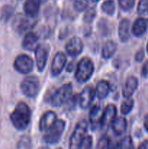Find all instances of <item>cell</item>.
Returning <instances> with one entry per match:
<instances>
[{
  "label": "cell",
  "mask_w": 148,
  "mask_h": 149,
  "mask_svg": "<svg viewBox=\"0 0 148 149\" xmlns=\"http://www.w3.org/2000/svg\"><path fill=\"white\" fill-rule=\"evenodd\" d=\"M31 119V111L24 102H20L10 114V120L13 126L20 131L25 130L28 127Z\"/></svg>",
  "instance_id": "1"
},
{
  "label": "cell",
  "mask_w": 148,
  "mask_h": 149,
  "mask_svg": "<svg viewBox=\"0 0 148 149\" xmlns=\"http://www.w3.org/2000/svg\"><path fill=\"white\" fill-rule=\"evenodd\" d=\"M94 65L92 61L88 57L80 60L75 68V77L79 83H85L91 79L94 74Z\"/></svg>",
  "instance_id": "2"
},
{
  "label": "cell",
  "mask_w": 148,
  "mask_h": 149,
  "mask_svg": "<svg viewBox=\"0 0 148 149\" xmlns=\"http://www.w3.org/2000/svg\"><path fill=\"white\" fill-rule=\"evenodd\" d=\"M73 95V85L71 83H67L57 89L49 96V102L53 107H59L68 100Z\"/></svg>",
  "instance_id": "3"
},
{
  "label": "cell",
  "mask_w": 148,
  "mask_h": 149,
  "mask_svg": "<svg viewBox=\"0 0 148 149\" xmlns=\"http://www.w3.org/2000/svg\"><path fill=\"white\" fill-rule=\"evenodd\" d=\"M65 129V122L62 119H57L53 125L44 132L43 140L48 144H55L61 139Z\"/></svg>",
  "instance_id": "4"
},
{
  "label": "cell",
  "mask_w": 148,
  "mask_h": 149,
  "mask_svg": "<svg viewBox=\"0 0 148 149\" xmlns=\"http://www.w3.org/2000/svg\"><path fill=\"white\" fill-rule=\"evenodd\" d=\"M88 123L86 121L82 120L75 126L69 141L70 149H79L83 141L86 136Z\"/></svg>",
  "instance_id": "5"
},
{
  "label": "cell",
  "mask_w": 148,
  "mask_h": 149,
  "mask_svg": "<svg viewBox=\"0 0 148 149\" xmlns=\"http://www.w3.org/2000/svg\"><path fill=\"white\" fill-rule=\"evenodd\" d=\"M20 89L23 94L28 97L33 98L38 95L40 89V81L36 76L29 75L22 81Z\"/></svg>",
  "instance_id": "6"
},
{
  "label": "cell",
  "mask_w": 148,
  "mask_h": 149,
  "mask_svg": "<svg viewBox=\"0 0 148 149\" xmlns=\"http://www.w3.org/2000/svg\"><path fill=\"white\" fill-rule=\"evenodd\" d=\"M34 63L33 59L26 54H21L14 61L15 69L22 74H28L33 71Z\"/></svg>",
  "instance_id": "7"
},
{
  "label": "cell",
  "mask_w": 148,
  "mask_h": 149,
  "mask_svg": "<svg viewBox=\"0 0 148 149\" xmlns=\"http://www.w3.org/2000/svg\"><path fill=\"white\" fill-rule=\"evenodd\" d=\"M49 46L47 44H39L35 52V61L39 71H43L47 63L49 53Z\"/></svg>",
  "instance_id": "8"
},
{
  "label": "cell",
  "mask_w": 148,
  "mask_h": 149,
  "mask_svg": "<svg viewBox=\"0 0 148 149\" xmlns=\"http://www.w3.org/2000/svg\"><path fill=\"white\" fill-rule=\"evenodd\" d=\"M95 89L91 85L84 87L78 95V103L82 109H88L95 97Z\"/></svg>",
  "instance_id": "9"
},
{
  "label": "cell",
  "mask_w": 148,
  "mask_h": 149,
  "mask_svg": "<svg viewBox=\"0 0 148 149\" xmlns=\"http://www.w3.org/2000/svg\"><path fill=\"white\" fill-rule=\"evenodd\" d=\"M67 63V57L62 52H58L54 56L51 64V74L53 77L59 75L65 68Z\"/></svg>",
  "instance_id": "10"
},
{
  "label": "cell",
  "mask_w": 148,
  "mask_h": 149,
  "mask_svg": "<svg viewBox=\"0 0 148 149\" xmlns=\"http://www.w3.org/2000/svg\"><path fill=\"white\" fill-rule=\"evenodd\" d=\"M30 26H31V22L30 17L26 16V15L19 13L13 19L12 28L15 31L19 34H22L27 31Z\"/></svg>",
  "instance_id": "11"
},
{
  "label": "cell",
  "mask_w": 148,
  "mask_h": 149,
  "mask_svg": "<svg viewBox=\"0 0 148 149\" xmlns=\"http://www.w3.org/2000/svg\"><path fill=\"white\" fill-rule=\"evenodd\" d=\"M84 49V42L81 38L73 36L67 42L65 45L66 52L70 56L77 57L82 52Z\"/></svg>",
  "instance_id": "12"
},
{
  "label": "cell",
  "mask_w": 148,
  "mask_h": 149,
  "mask_svg": "<svg viewBox=\"0 0 148 149\" xmlns=\"http://www.w3.org/2000/svg\"><path fill=\"white\" fill-rule=\"evenodd\" d=\"M117 116V109L113 104H109L103 109L101 119V127H108Z\"/></svg>",
  "instance_id": "13"
},
{
  "label": "cell",
  "mask_w": 148,
  "mask_h": 149,
  "mask_svg": "<svg viewBox=\"0 0 148 149\" xmlns=\"http://www.w3.org/2000/svg\"><path fill=\"white\" fill-rule=\"evenodd\" d=\"M57 119V118L55 112L52 111H48L45 112L39 121V126L41 132H44L45 131L47 130L55 124Z\"/></svg>",
  "instance_id": "14"
},
{
  "label": "cell",
  "mask_w": 148,
  "mask_h": 149,
  "mask_svg": "<svg viewBox=\"0 0 148 149\" xmlns=\"http://www.w3.org/2000/svg\"><path fill=\"white\" fill-rule=\"evenodd\" d=\"M139 84L137 78L134 76H129L127 77L122 90V94L125 98L131 97L136 90Z\"/></svg>",
  "instance_id": "15"
},
{
  "label": "cell",
  "mask_w": 148,
  "mask_h": 149,
  "mask_svg": "<svg viewBox=\"0 0 148 149\" xmlns=\"http://www.w3.org/2000/svg\"><path fill=\"white\" fill-rule=\"evenodd\" d=\"M39 36L33 31H28L23 37L22 46L23 49L28 51H34L39 45Z\"/></svg>",
  "instance_id": "16"
},
{
  "label": "cell",
  "mask_w": 148,
  "mask_h": 149,
  "mask_svg": "<svg viewBox=\"0 0 148 149\" xmlns=\"http://www.w3.org/2000/svg\"><path fill=\"white\" fill-rule=\"evenodd\" d=\"M41 6V0H26L23 5L25 15L30 18L36 17L39 14Z\"/></svg>",
  "instance_id": "17"
},
{
  "label": "cell",
  "mask_w": 148,
  "mask_h": 149,
  "mask_svg": "<svg viewBox=\"0 0 148 149\" xmlns=\"http://www.w3.org/2000/svg\"><path fill=\"white\" fill-rule=\"evenodd\" d=\"M103 109L98 105H95L91 108L89 113V122L91 128L93 130L97 127H101V119L102 116Z\"/></svg>",
  "instance_id": "18"
},
{
  "label": "cell",
  "mask_w": 148,
  "mask_h": 149,
  "mask_svg": "<svg viewBox=\"0 0 148 149\" xmlns=\"http://www.w3.org/2000/svg\"><path fill=\"white\" fill-rule=\"evenodd\" d=\"M131 22L129 19L123 18L120 21L118 28V37L122 42H126L130 38Z\"/></svg>",
  "instance_id": "19"
},
{
  "label": "cell",
  "mask_w": 148,
  "mask_h": 149,
  "mask_svg": "<svg viewBox=\"0 0 148 149\" xmlns=\"http://www.w3.org/2000/svg\"><path fill=\"white\" fill-rule=\"evenodd\" d=\"M110 126L113 132L117 136H121L126 132L127 129V121L123 116H116Z\"/></svg>",
  "instance_id": "20"
},
{
  "label": "cell",
  "mask_w": 148,
  "mask_h": 149,
  "mask_svg": "<svg viewBox=\"0 0 148 149\" xmlns=\"http://www.w3.org/2000/svg\"><path fill=\"white\" fill-rule=\"evenodd\" d=\"M147 21L148 20L142 18V17H138L133 22L131 27V32L134 36H142L144 33L146 32L147 29Z\"/></svg>",
  "instance_id": "21"
},
{
  "label": "cell",
  "mask_w": 148,
  "mask_h": 149,
  "mask_svg": "<svg viewBox=\"0 0 148 149\" xmlns=\"http://www.w3.org/2000/svg\"><path fill=\"white\" fill-rule=\"evenodd\" d=\"M110 91V84L106 80H100L97 84L95 88L96 96L100 100H103L107 97Z\"/></svg>",
  "instance_id": "22"
},
{
  "label": "cell",
  "mask_w": 148,
  "mask_h": 149,
  "mask_svg": "<svg viewBox=\"0 0 148 149\" xmlns=\"http://www.w3.org/2000/svg\"><path fill=\"white\" fill-rule=\"evenodd\" d=\"M117 50V45L113 40H108L105 42L102 49V56L104 59H110L113 56Z\"/></svg>",
  "instance_id": "23"
},
{
  "label": "cell",
  "mask_w": 148,
  "mask_h": 149,
  "mask_svg": "<svg viewBox=\"0 0 148 149\" xmlns=\"http://www.w3.org/2000/svg\"><path fill=\"white\" fill-rule=\"evenodd\" d=\"M101 10L107 15H113L115 12V4L114 0H104L101 5Z\"/></svg>",
  "instance_id": "24"
},
{
  "label": "cell",
  "mask_w": 148,
  "mask_h": 149,
  "mask_svg": "<svg viewBox=\"0 0 148 149\" xmlns=\"http://www.w3.org/2000/svg\"><path fill=\"white\" fill-rule=\"evenodd\" d=\"M137 13L139 17L148 20V0H140L138 4Z\"/></svg>",
  "instance_id": "25"
},
{
  "label": "cell",
  "mask_w": 148,
  "mask_h": 149,
  "mask_svg": "<svg viewBox=\"0 0 148 149\" xmlns=\"http://www.w3.org/2000/svg\"><path fill=\"white\" fill-rule=\"evenodd\" d=\"M133 105H134V101H133V98H131V97L125 98V100H123L121 106H120V112H121L122 114H129L133 109Z\"/></svg>",
  "instance_id": "26"
},
{
  "label": "cell",
  "mask_w": 148,
  "mask_h": 149,
  "mask_svg": "<svg viewBox=\"0 0 148 149\" xmlns=\"http://www.w3.org/2000/svg\"><path fill=\"white\" fill-rule=\"evenodd\" d=\"M97 15V11L94 7H88L85 10L84 16H83V21L85 23H91L93 20L95 19Z\"/></svg>",
  "instance_id": "27"
},
{
  "label": "cell",
  "mask_w": 148,
  "mask_h": 149,
  "mask_svg": "<svg viewBox=\"0 0 148 149\" xmlns=\"http://www.w3.org/2000/svg\"><path fill=\"white\" fill-rule=\"evenodd\" d=\"M73 7L77 12L85 11L89 7V0H75Z\"/></svg>",
  "instance_id": "28"
},
{
  "label": "cell",
  "mask_w": 148,
  "mask_h": 149,
  "mask_svg": "<svg viewBox=\"0 0 148 149\" xmlns=\"http://www.w3.org/2000/svg\"><path fill=\"white\" fill-rule=\"evenodd\" d=\"M14 9L11 6H5L3 8L1 14V20L4 22H7L12 15Z\"/></svg>",
  "instance_id": "29"
},
{
  "label": "cell",
  "mask_w": 148,
  "mask_h": 149,
  "mask_svg": "<svg viewBox=\"0 0 148 149\" xmlns=\"http://www.w3.org/2000/svg\"><path fill=\"white\" fill-rule=\"evenodd\" d=\"M120 149H133V141L130 136H126L120 141H119Z\"/></svg>",
  "instance_id": "30"
},
{
  "label": "cell",
  "mask_w": 148,
  "mask_h": 149,
  "mask_svg": "<svg viewBox=\"0 0 148 149\" xmlns=\"http://www.w3.org/2000/svg\"><path fill=\"white\" fill-rule=\"evenodd\" d=\"M120 8L124 11H129L133 7L135 0H118Z\"/></svg>",
  "instance_id": "31"
},
{
  "label": "cell",
  "mask_w": 148,
  "mask_h": 149,
  "mask_svg": "<svg viewBox=\"0 0 148 149\" xmlns=\"http://www.w3.org/2000/svg\"><path fill=\"white\" fill-rule=\"evenodd\" d=\"M30 140L28 137L24 136L21 138L17 145V149H30Z\"/></svg>",
  "instance_id": "32"
},
{
  "label": "cell",
  "mask_w": 148,
  "mask_h": 149,
  "mask_svg": "<svg viewBox=\"0 0 148 149\" xmlns=\"http://www.w3.org/2000/svg\"><path fill=\"white\" fill-rule=\"evenodd\" d=\"M92 147V137L86 135L79 149H91Z\"/></svg>",
  "instance_id": "33"
},
{
  "label": "cell",
  "mask_w": 148,
  "mask_h": 149,
  "mask_svg": "<svg viewBox=\"0 0 148 149\" xmlns=\"http://www.w3.org/2000/svg\"><path fill=\"white\" fill-rule=\"evenodd\" d=\"M107 149H120V146H119V142H115V141H110V140L108 139Z\"/></svg>",
  "instance_id": "34"
},
{
  "label": "cell",
  "mask_w": 148,
  "mask_h": 149,
  "mask_svg": "<svg viewBox=\"0 0 148 149\" xmlns=\"http://www.w3.org/2000/svg\"><path fill=\"white\" fill-rule=\"evenodd\" d=\"M145 58V51L143 49H139L135 55V60L137 62H142Z\"/></svg>",
  "instance_id": "35"
},
{
  "label": "cell",
  "mask_w": 148,
  "mask_h": 149,
  "mask_svg": "<svg viewBox=\"0 0 148 149\" xmlns=\"http://www.w3.org/2000/svg\"><path fill=\"white\" fill-rule=\"evenodd\" d=\"M141 73H142V77H147V75H148V61H147L146 62L144 63L143 66H142V71H141Z\"/></svg>",
  "instance_id": "36"
},
{
  "label": "cell",
  "mask_w": 148,
  "mask_h": 149,
  "mask_svg": "<svg viewBox=\"0 0 148 149\" xmlns=\"http://www.w3.org/2000/svg\"><path fill=\"white\" fill-rule=\"evenodd\" d=\"M100 24L102 25V26L99 25V27H103V26H104V22L102 21V19L100 20ZM99 29H100V32L102 33V34H104V33H105V29L106 30H107V29H105V28H104V29H103V28H99Z\"/></svg>",
  "instance_id": "37"
},
{
  "label": "cell",
  "mask_w": 148,
  "mask_h": 149,
  "mask_svg": "<svg viewBox=\"0 0 148 149\" xmlns=\"http://www.w3.org/2000/svg\"><path fill=\"white\" fill-rule=\"evenodd\" d=\"M138 149H148V141H145L139 145Z\"/></svg>",
  "instance_id": "38"
},
{
  "label": "cell",
  "mask_w": 148,
  "mask_h": 149,
  "mask_svg": "<svg viewBox=\"0 0 148 149\" xmlns=\"http://www.w3.org/2000/svg\"><path fill=\"white\" fill-rule=\"evenodd\" d=\"M144 127H145V130L148 132V113H147L145 119H144Z\"/></svg>",
  "instance_id": "39"
},
{
  "label": "cell",
  "mask_w": 148,
  "mask_h": 149,
  "mask_svg": "<svg viewBox=\"0 0 148 149\" xmlns=\"http://www.w3.org/2000/svg\"><path fill=\"white\" fill-rule=\"evenodd\" d=\"M38 149H50V148H49L48 146H41Z\"/></svg>",
  "instance_id": "40"
},
{
  "label": "cell",
  "mask_w": 148,
  "mask_h": 149,
  "mask_svg": "<svg viewBox=\"0 0 148 149\" xmlns=\"http://www.w3.org/2000/svg\"><path fill=\"white\" fill-rule=\"evenodd\" d=\"M147 53H148V42H147Z\"/></svg>",
  "instance_id": "41"
},
{
  "label": "cell",
  "mask_w": 148,
  "mask_h": 149,
  "mask_svg": "<svg viewBox=\"0 0 148 149\" xmlns=\"http://www.w3.org/2000/svg\"><path fill=\"white\" fill-rule=\"evenodd\" d=\"M91 1H93L94 2H97V1H98L99 0H91Z\"/></svg>",
  "instance_id": "42"
},
{
  "label": "cell",
  "mask_w": 148,
  "mask_h": 149,
  "mask_svg": "<svg viewBox=\"0 0 148 149\" xmlns=\"http://www.w3.org/2000/svg\"></svg>",
  "instance_id": "43"
}]
</instances>
